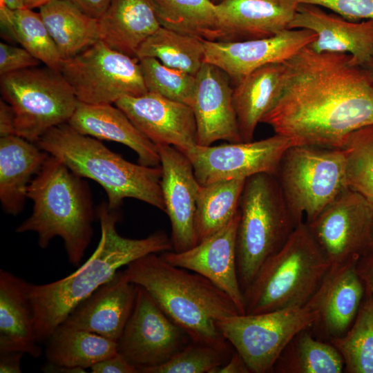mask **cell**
I'll return each instance as SVG.
<instances>
[{"label":"cell","mask_w":373,"mask_h":373,"mask_svg":"<svg viewBox=\"0 0 373 373\" xmlns=\"http://www.w3.org/2000/svg\"><path fill=\"white\" fill-rule=\"evenodd\" d=\"M280 96L261 123L294 146L343 149L350 135L373 124V84L345 53L309 46L284 62Z\"/></svg>","instance_id":"cell-1"},{"label":"cell","mask_w":373,"mask_h":373,"mask_svg":"<svg viewBox=\"0 0 373 373\" xmlns=\"http://www.w3.org/2000/svg\"><path fill=\"white\" fill-rule=\"evenodd\" d=\"M118 210L111 209L107 203L99 207L97 214L101 236L98 245L76 271L52 283H30L29 295L39 344L46 343L73 309L111 279L122 267L149 254L173 250L171 238L163 231L140 239L121 236L116 229L120 218Z\"/></svg>","instance_id":"cell-2"},{"label":"cell","mask_w":373,"mask_h":373,"mask_svg":"<svg viewBox=\"0 0 373 373\" xmlns=\"http://www.w3.org/2000/svg\"><path fill=\"white\" fill-rule=\"evenodd\" d=\"M124 271L192 341L231 350L216 323L239 312L231 298L207 278L169 264L158 253L131 262Z\"/></svg>","instance_id":"cell-3"},{"label":"cell","mask_w":373,"mask_h":373,"mask_svg":"<svg viewBox=\"0 0 373 373\" xmlns=\"http://www.w3.org/2000/svg\"><path fill=\"white\" fill-rule=\"evenodd\" d=\"M32 214L15 229L35 232L41 249L62 239L68 262L79 267L93 236L95 215L88 186L57 158L48 155L28 189Z\"/></svg>","instance_id":"cell-4"},{"label":"cell","mask_w":373,"mask_h":373,"mask_svg":"<svg viewBox=\"0 0 373 373\" xmlns=\"http://www.w3.org/2000/svg\"><path fill=\"white\" fill-rule=\"evenodd\" d=\"M35 144L77 175L97 182L106 193L111 209H119L124 199L134 198L165 212L161 166L130 162L68 122L49 129Z\"/></svg>","instance_id":"cell-5"},{"label":"cell","mask_w":373,"mask_h":373,"mask_svg":"<svg viewBox=\"0 0 373 373\" xmlns=\"http://www.w3.org/2000/svg\"><path fill=\"white\" fill-rule=\"evenodd\" d=\"M330 266L307 223L300 222L244 291L245 314L305 306Z\"/></svg>","instance_id":"cell-6"},{"label":"cell","mask_w":373,"mask_h":373,"mask_svg":"<svg viewBox=\"0 0 373 373\" xmlns=\"http://www.w3.org/2000/svg\"><path fill=\"white\" fill-rule=\"evenodd\" d=\"M236 234V263L242 292L263 264L286 243L297 223L274 175L246 179L241 195Z\"/></svg>","instance_id":"cell-7"},{"label":"cell","mask_w":373,"mask_h":373,"mask_svg":"<svg viewBox=\"0 0 373 373\" xmlns=\"http://www.w3.org/2000/svg\"><path fill=\"white\" fill-rule=\"evenodd\" d=\"M0 90L13 109L15 135L34 143L68 122L79 103L61 72L47 66L1 75Z\"/></svg>","instance_id":"cell-8"},{"label":"cell","mask_w":373,"mask_h":373,"mask_svg":"<svg viewBox=\"0 0 373 373\" xmlns=\"http://www.w3.org/2000/svg\"><path fill=\"white\" fill-rule=\"evenodd\" d=\"M276 178L297 223L312 221L344 189L345 157L342 149L292 146L283 155Z\"/></svg>","instance_id":"cell-9"},{"label":"cell","mask_w":373,"mask_h":373,"mask_svg":"<svg viewBox=\"0 0 373 373\" xmlns=\"http://www.w3.org/2000/svg\"><path fill=\"white\" fill-rule=\"evenodd\" d=\"M317 319L318 313L305 305L256 314H238L216 324L251 373H268L273 372L276 360L293 337L313 327Z\"/></svg>","instance_id":"cell-10"},{"label":"cell","mask_w":373,"mask_h":373,"mask_svg":"<svg viewBox=\"0 0 373 373\" xmlns=\"http://www.w3.org/2000/svg\"><path fill=\"white\" fill-rule=\"evenodd\" d=\"M59 71L78 101L112 104L125 96L148 92L140 60L99 40L75 56L62 59Z\"/></svg>","instance_id":"cell-11"},{"label":"cell","mask_w":373,"mask_h":373,"mask_svg":"<svg viewBox=\"0 0 373 373\" xmlns=\"http://www.w3.org/2000/svg\"><path fill=\"white\" fill-rule=\"evenodd\" d=\"M372 218L373 206L347 188L307 224L333 265L357 261L373 247Z\"/></svg>","instance_id":"cell-12"},{"label":"cell","mask_w":373,"mask_h":373,"mask_svg":"<svg viewBox=\"0 0 373 373\" xmlns=\"http://www.w3.org/2000/svg\"><path fill=\"white\" fill-rule=\"evenodd\" d=\"M291 140L276 134L258 141L228 142L218 146H194L182 152L190 160L200 185L259 173L276 175Z\"/></svg>","instance_id":"cell-13"},{"label":"cell","mask_w":373,"mask_h":373,"mask_svg":"<svg viewBox=\"0 0 373 373\" xmlns=\"http://www.w3.org/2000/svg\"><path fill=\"white\" fill-rule=\"evenodd\" d=\"M191 341L189 334L137 286L133 312L117 341V352L139 373L166 362Z\"/></svg>","instance_id":"cell-14"},{"label":"cell","mask_w":373,"mask_h":373,"mask_svg":"<svg viewBox=\"0 0 373 373\" xmlns=\"http://www.w3.org/2000/svg\"><path fill=\"white\" fill-rule=\"evenodd\" d=\"M316 39V33L310 30L287 29L274 36L258 39L203 40L204 62L222 69L236 84L260 67L285 62Z\"/></svg>","instance_id":"cell-15"},{"label":"cell","mask_w":373,"mask_h":373,"mask_svg":"<svg viewBox=\"0 0 373 373\" xmlns=\"http://www.w3.org/2000/svg\"><path fill=\"white\" fill-rule=\"evenodd\" d=\"M240 211L218 231L180 252L166 251L160 256L169 264L197 273L225 292L240 314H245V299L236 263V234Z\"/></svg>","instance_id":"cell-16"},{"label":"cell","mask_w":373,"mask_h":373,"mask_svg":"<svg viewBox=\"0 0 373 373\" xmlns=\"http://www.w3.org/2000/svg\"><path fill=\"white\" fill-rule=\"evenodd\" d=\"M156 146L162 168L160 184L165 213L171 225L172 251L180 252L198 244L195 220L200 184L186 155L170 145Z\"/></svg>","instance_id":"cell-17"},{"label":"cell","mask_w":373,"mask_h":373,"mask_svg":"<svg viewBox=\"0 0 373 373\" xmlns=\"http://www.w3.org/2000/svg\"><path fill=\"white\" fill-rule=\"evenodd\" d=\"M115 104L155 145H170L182 152L198 145L194 114L185 104L147 92L123 97Z\"/></svg>","instance_id":"cell-18"},{"label":"cell","mask_w":373,"mask_h":373,"mask_svg":"<svg viewBox=\"0 0 373 373\" xmlns=\"http://www.w3.org/2000/svg\"><path fill=\"white\" fill-rule=\"evenodd\" d=\"M195 79L191 107L196 122L198 145L211 146L218 140L242 142L228 75L218 66L204 62Z\"/></svg>","instance_id":"cell-19"},{"label":"cell","mask_w":373,"mask_h":373,"mask_svg":"<svg viewBox=\"0 0 373 373\" xmlns=\"http://www.w3.org/2000/svg\"><path fill=\"white\" fill-rule=\"evenodd\" d=\"M137 290V286L119 270L79 303L63 324L117 342L133 312Z\"/></svg>","instance_id":"cell-20"},{"label":"cell","mask_w":373,"mask_h":373,"mask_svg":"<svg viewBox=\"0 0 373 373\" xmlns=\"http://www.w3.org/2000/svg\"><path fill=\"white\" fill-rule=\"evenodd\" d=\"M288 29H307L316 39L309 46L318 52L345 53L360 66L373 55V19L350 21L318 6L299 3Z\"/></svg>","instance_id":"cell-21"},{"label":"cell","mask_w":373,"mask_h":373,"mask_svg":"<svg viewBox=\"0 0 373 373\" xmlns=\"http://www.w3.org/2000/svg\"><path fill=\"white\" fill-rule=\"evenodd\" d=\"M358 261V260H357ZM357 261L331 265L305 306L318 313L313 326L332 338L343 335L352 324L365 294Z\"/></svg>","instance_id":"cell-22"},{"label":"cell","mask_w":373,"mask_h":373,"mask_svg":"<svg viewBox=\"0 0 373 373\" xmlns=\"http://www.w3.org/2000/svg\"><path fill=\"white\" fill-rule=\"evenodd\" d=\"M297 0H222L216 3L221 39L240 41L274 36L288 29Z\"/></svg>","instance_id":"cell-23"},{"label":"cell","mask_w":373,"mask_h":373,"mask_svg":"<svg viewBox=\"0 0 373 373\" xmlns=\"http://www.w3.org/2000/svg\"><path fill=\"white\" fill-rule=\"evenodd\" d=\"M68 123L83 135L97 140L113 141L128 146L137 154L140 164L160 166L156 145L116 106L88 104L79 102Z\"/></svg>","instance_id":"cell-24"},{"label":"cell","mask_w":373,"mask_h":373,"mask_svg":"<svg viewBox=\"0 0 373 373\" xmlns=\"http://www.w3.org/2000/svg\"><path fill=\"white\" fill-rule=\"evenodd\" d=\"M30 283L0 270V352L20 351L38 358L42 350L35 328Z\"/></svg>","instance_id":"cell-25"},{"label":"cell","mask_w":373,"mask_h":373,"mask_svg":"<svg viewBox=\"0 0 373 373\" xmlns=\"http://www.w3.org/2000/svg\"><path fill=\"white\" fill-rule=\"evenodd\" d=\"M49 154L17 135L0 138V201L3 211L17 216L23 209L28 189Z\"/></svg>","instance_id":"cell-26"},{"label":"cell","mask_w":373,"mask_h":373,"mask_svg":"<svg viewBox=\"0 0 373 373\" xmlns=\"http://www.w3.org/2000/svg\"><path fill=\"white\" fill-rule=\"evenodd\" d=\"M285 75L283 63L265 65L233 88V103L242 142H250L257 125L278 100Z\"/></svg>","instance_id":"cell-27"},{"label":"cell","mask_w":373,"mask_h":373,"mask_svg":"<svg viewBox=\"0 0 373 373\" xmlns=\"http://www.w3.org/2000/svg\"><path fill=\"white\" fill-rule=\"evenodd\" d=\"M160 26L151 0H112L99 19V39L131 57Z\"/></svg>","instance_id":"cell-28"},{"label":"cell","mask_w":373,"mask_h":373,"mask_svg":"<svg viewBox=\"0 0 373 373\" xmlns=\"http://www.w3.org/2000/svg\"><path fill=\"white\" fill-rule=\"evenodd\" d=\"M39 14L62 59L78 54L99 39V19L65 0H52L39 8Z\"/></svg>","instance_id":"cell-29"},{"label":"cell","mask_w":373,"mask_h":373,"mask_svg":"<svg viewBox=\"0 0 373 373\" xmlns=\"http://www.w3.org/2000/svg\"><path fill=\"white\" fill-rule=\"evenodd\" d=\"M46 343L47 361L70 367L90 368L117 353V342L63 323Z\"/></svg>","instance_id":"cell-30"},{"label":"cell","mask_w":373,"mask_h":373,"mask_svg":"<svg viewBox=\"0 0 373 373\" xmlns=\"http://www.w3.org/2000/svg\"><path fill=\"white\" fill-rule=\"evenodd\" d=\"M160 26L207 41H219L216 3L211 0H151Z\"/></svg>","instance_id":"cell-31"},{"label":"cell","mask_w":373,"mask_h":373,"mask_svg":"<svg viewBox=\"0 0 373 373\" xmlns=\"http://www.w3.org/2000/svg\"><path fill=\"white\" fill-rule=\"evenodd\" d=\"M310 329V328H309ZM309 329L296 334L276 360V373H341L344 363L329 342L316 339Z\"/></svg>","instance_id":"cell-32"},{"label":"cell","mask_w":373,"mask_h":373,"mask_svg":"<svg viewBox=\"0 0 373 373\" xmlns=\"http://www.w3.org/2000/svg\"><path fill=\"white\" fill-rule=\"evenodd\" d=\"M245 180H221L200 186L195 220L198 243L223 228L235 216Z\"/></svg>","instance_id":"cell-33"},{"label":"cell","mask_w":373,"mask_h":373,"mask_svg":"<svg viewBox=\"0 0 373 373\" xmlns=\"http://www.w3.org/2000/svg\"><path fill=\"white\" fill-rule=\"evenodd\" d=\"M203 39L160 26L139 47L135 57H153L163 64L196 75L204 62Z\"/></svg>","instance_id":"cell-34"},{"label":"cell","mask_w":373,"mask_h":373,"mask_svg":"<svg viewBox=\"0 0 373 373\" xmlns=\"http://www.w3.org/2000/svg\"><path fill=\"white\" fill-rule=\"evenodd\" d=\"M0 21L3 30L23 48L46 66L59 70L62 59L39 12L1 6Z\"/></svg>","instance_id":"cell-35"},{"label":"cell","mask_w":373,"mask_h":373,"mask_svg":"<svg viewBox=\"0 0 373 373\" xmlns=\"http://www.w3.org/2000/svg\"><path fill=\"white\" fill-rule=\"evenodd\" d=\"M337 349L347 373H373V294L365 293L347 331L329 339Z\"/></svg>","instance_id":"cell-36"},{"label":"cell","mask_w":373,"mask_h":373,"mask_svg":"<svg viewBox=\"0 0 373 373\" xmlns=\"http://www.w3.org/2000/svg\"><path fill=\"white\" fill-rule=\"evenodd\" d=\"M342 149L347 187L373 206V124L353 132Z\"/></svg>","instance_id":"cell-37"},{"label":"cell","mask_w":373,"mask_h":373,"mask_svg":"<svg viewBox=\"0 0 373 373\" xmlns=\"http://www.w3.org/2000/svg\"><path fill=\"white\" fill-rule=\"evenodd\" d=\"M139 60L148 92L191 106L196 87L195 75L167 66L155 58Z\"/></svg>","instance_id":"cell-38"},{"label":"cell","mask_w":373,"mask_h":373,"mask_svg":"<svg viewBox=\"0 0 373 373\" xmlns=\"http://www.w3.org/2000/svg\"><path fill=\"white\" fill-rule=\"evenodd\" d=\"M231 350L191 341L166 362L155 367L144 368L139 373H210L224 364Z\"/></svg>","instance_id":"cell-39"},{"label":"cell","mask_w":373,"mask_h":373,"mask_svg":"<svg viewBox=\"0 0 373 373\" xmlns=\"http://www.w3.org/2000/svg\"><path fill=\"white\" fill-rule=\"evenodd\" d=\"M328 8L350 21L373 19V0H297Z\"/></svg>","instance_id":"cell-40"},{"label":"cell","mask_w":373,"mask_h":373,"mask_svg":"<svg viewBox=\"0 0 373 373\" xmlns=\"http://www.w3.org/2000/svg\"><path fill=\"white\" fill-rule=\"evenodd\" d=\"M41 61L24 48L0 43V76L38 66Z\"/></svg>","instance_id":"cell-41"},{"label":"cell","mask_w":373,"mask_h":373,"mask_svg":"<svg viewBox=\"0 0 373 373\" xmlns=\"http://www.w3.org/2000/svg\"><path fill=\"white\" fill-rule=\"evenodd\" d=\"M90 370L93 373H138L137 367L118 352L95 364Z\"/></svg>","instance_id":"cell-42"},{"label":"cell","mask_w":373,"mask_h":373,"mask_svg":"<svg viewBox=\"0 0 373 373\" xmlns=\"http://www.w3.org/2000/svg\"><path fill=\"white\" fill-rule=\"evenodd\" d=\"M356 269L363 283L365 293L373 294V247L358 260Z\"/></svg>","instance_id":"cell-43"},{"label":"cell","mask_w":373,"mask_h":373,"mask_svg":"<svg viewBox=\"0 0 373 373\" xmlns=\"http://www.w3.org/2000/svg\"><path fill=\"white\" fill-rule=\"evenodd\" d=\"M73 3L87 15L99 19L107 10L112 0H65Z\"/></svg>","instance_id":"cell-44"},{"label":"cell","mask_w":373,"mask_h":373,"mask_svg":"<svg viewBox=\"0 0 373 373\" xmlns=\"http://www.w3.org/2000/svg\"><path fill=\"white\" fill-rule=\"evenodd\" d=\"M24 354L20 351L0 352V372L21 373V361Z\"/></svg>","instance_id":"cell-45"},{"label":"cell","mask_w":373,"mask_h":373,"mask_svg":"<svg viewBox=\"0 0 373 373\" xmlns=\"http://www.w3.org/2000/svg\"><path fill=\"white\" fill-rule=\"evenodd\" d=\"M15 135V113L11 106L1 98L0 136Z\"/></svg>","instance_id":"cell-46"},{"label":"cell","mask_w":373,"mask_h":373,"mask_svg":"<svg viewBox=\"0 0 373 373\" xmlns=\"http://www.w3.org/2000/svg\"><path fill=\"white\" fill-rule=\"evenodd\" d=\"M210 373H251L246 363L235 350L222 365L213 368Z\"/></svg>","instance_id":"cell-47"},{"label":"cell","mask_w":373,"mask_h":373,"mask_svg":"<svg viewBox=\"0 0 373 373\" xmlns=\"http://www.w3.org/2000/svg\"><path fill=\"white\" fill-rule=\"evenodd\" d=\"M41 370L46 373H84L86 372L85 369L80 367H70L63 365L52 364L50 363H46Z\"/></svg>","instance_id":"cell-48"},{"label":"cell","mask_w":373,"mask_h":373,"mask_svg":"<svg viewBox=\"0 0 373 373\" xmlns=\"http://www.w3.org/2000/svg\"><path fill=\"white\" fill-rule=\"evenodd\" d=\"M52 0H21L23 8L33 9L40 8Z\"/></svg>","instance_id":"cell-49"},{"label":"cell","mask_w":373,"mask_h":373,"mask_svg":"<svg viewBox=\"0 0 373 373\" xmlns=\"http://www.w3.org/2000/svg\"><path fill=\"white\" fill-rule=\"evenodd\" d=\"M0 6H4L10 10L23 8L21 0H0Z\"/></svg>","instance_id":"cell-50"},{"label":"cell","mask_w":373,"mask_h":373,"mask_svg":"<svg viewBox=\"0 0 373 373\" xmlns=\"http://www.w3.org/2000/svg\"><path fill=\"white\" fill-rule=\"evenodd\" d=\"M362 67L365 69L371 82L373 84V55L371 57L370 59L365 64L362 66Z\"/></svg>","instance_id":"cell-51"},{"label":"cell","mask_w":373,"mask_h":373,"mask_svg":"<svg viewBox=\"0 0 373 373\" xmlns=\"http://www.w3.org/2000/svg\"><path fill=\"white\" fill-rule=\"evenodd\" d=\"M372 241L373 245V218H372Z\"/></svg>","instance_id":"cell-52"},{"label":"cell","mask_w":373,"mask_h":373,"mask_svg":"<svg viewBox=\"0 0 373 373\" xmlns=\"http://www.w3.org/2000/svg\"><path fill=\"white\" fill-rule=\"evenodd\" d=\"M212 1V0H211Z\"/></svg>","instance_id":"cell-53"}]
</instances>
